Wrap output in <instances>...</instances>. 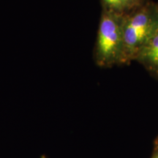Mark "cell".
Segmentation results:
<instances>
[{"mask_svg": "<svg viewBox=\"0 0 158 158\" xmlns=\"http://www.w3.org/2000/svg\"><path fill=\"white\" fill-rule=\"evenodd\" d=\"M158 31V6L146 0L124 15L123 48L121 65L133 62L141 47Z\"/></svg>", "mask_w": 158, "mask_h": 158, "instance_id": "6da1fadb", "label": "cell"}, {"mask_svg": "<svg viewBox=\"0 0 158 158\" xmlns=\"http://www.w3.org/2000/svg\"><path fill=\"white\" fill-rule=\"evenodd\" d=\"M124 15L102 8L94 49L96 64L102 68L121 65Z\"/></svg>", "mask_w": 158, "mask_h": 158, "instance_id": "7a4b0ae2", "label": "cell"}, {"mask_svg": "<svg viewBox=\"0 0 158 158\" xmlns=\"http://www.w3.org/2000/svg\"><path fill=\"white\" fill-rule=\"evenodd\" d=\"M134 61L141 64L151 76L158 79V31L141 47Z\"/></svg>", "mask_w": 158, "mask_h": 158, "instance_id": "3957f363", "label": "cell"}, {"mask_svg": "<svg viewBox=\"0 0 158 158\" xmlns=\"http://www.w3.org/2000/svg\"><path fill=\"white\" fill-rule=\"evenodd\" d=\"M146 0H102V8L116 14L125 15L141 5Z\"/></svg>", "mask_w": 158, "mask_h": 158, "instance_id": "277c9868", "label": "cell"}, {"mask_svg": "<svg viewBox=\"0 0 158 158\" xmlns=\"http://www.w3.org/2000/svg\"><path fill=\"white\" fill-rule=\"evenodd\" d=\"M153 158H158V153L157 152H156L155 154V155L153 156Z\"/></svg>", "mask_w": 158, "mask_h": 158, "instance_id": "5b68a950", "label": "cell"}, {"mask_svg": "<svg viewBox=\"0 0 158 158\" xmlns=\"http://www.w3.org/2000/svg\"><path fill=\"white\" fill-rule=\"evenodd\" d=\"M156 148H157V152L158 153V139L157 140V143H156Z\"/></svg>", "mask_w": 158, "mask_h": 158, "instance_id": "8992f818", "label": "cell"}, {"mask_svg": "<svg viewBox=\"0 0 158 158\" xmlns=\"http://www.w3.org/2000/svg\"><path fill=\"white\" fill-rule=\"evenodd\" d=\"M157 6H158V3H157Z\"/></svg>", "mask_w": 158, "mask_h": 158, "instance_id": "52a82bcc", "label": "cell"}]
</instances>
